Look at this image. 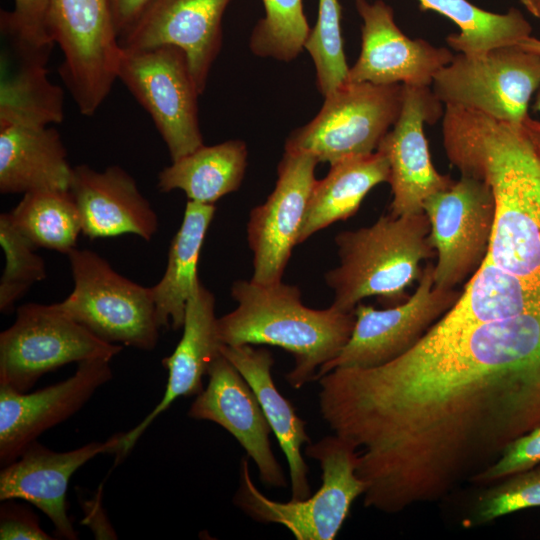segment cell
Wrapping results in <instances>:
<instances>
[{"instance_id": "7a4b0ae2", "label": "cell", "mask_w": 540, "mask_h": 540, "mask_svg": "<svg viewBox=\"0 0 540 540\" xmlns=\"http://www.w3.org/2000/svg\"><path fill=\"white\" fill-rule=\"evenodd\" d=\"M231 296L237 307L217 318L221 343L271 345L287 351L294 366L285 379L295 389L315 381L318 370L338 356L355 323L354 311L307 307L300 289L282 281L264 285L237 280Z\"/></svg>"}, {"instance_id": "d4e9b609", "label": "cell", "mask_w": 540, "mask_h": 540, "mask_svg": "<svg viewBox=\"0 0 540 540\" xmlns=\"http://www.w3.org/2000/svg\"><path fill=\"white\" fill-rule=\"evenodd\" d=\"M539 307L540 283L502 269L486 255L456 302L429 330H459L516 317Z\"/></svg>"}, {"instance_id": "9c48e42d", "label": "cell", "mask_w": 540, "mask_h": 540, "mask_svg": "<svg viewBox=\"0 0 540 540\" xmlns=\"http://www.w3.org/2000/svg\"><path fill=\"white\" fill-rule=\"evenodd\" d=\"M117 78L149 113L171 161L204 145L198 120L200 92L182 49L174 45L122 48Z\"/></svg>"}, {"instance_id": "4316f807", "label": "cell", "mask_w": 540, "mask_h": 540, "mask_svg": "<svg viewBox=\"0 0 540 540\" xmlns=\"http://www.w3.org/2000/svg\"><path fill=\"white\" fill-rule=\"evenodd\" d=\"M214 214V204L186 203L181 226L170 244L166 270L152 286L160 328L183 327L188 299L200 283L198 260Z\"/></svg>"}, {"instance_id": "836d02e7", "label": "cell", "mask_w": 540, "mask_h": 540, "mask_svg": "<svg viewBox=\"0 0 540 540\" xmlns=\"http://www.w3.org/2000/svg\"><path fill=\"white\" fill-rule=\"evenodd\" d=\"M540 506V468L534 467L503 478L477 498L468 526L491 522L507 514Z\"/></svg>"}, {"instance_id": "44dd1931", "label": "cell", "mask_w": 540, "mask_h": 540, "mask_svg": "<svg viewBox=\"0 0 540 540\" xmlns=\"http://www.w3.org/2000/svg\"><path fill=\"white\" fill-rule=\"evenodd\" d=\"M69 191L80 213L82 234L91 240L134 234L150 241L158 230L156 212L135 179L118 165L103 171L75 166Z\"/></svg>"}, {"instance_id": "d6a6232c", "label": "cell", "mask_w": 540, "mask_h": 540, "mask_svg": "<svg viewBox=\"0 0 540 540\" xmlns=\"http://www.w3.org/2000/svg\"><path fill=\"white\" fill-rule=\"evenodd\" d=\"M0 244L5 256L0 311L7 314L33 284L46 278V267L37 248L14 226L9 213L0 215Z\"/></svg>"}, {"instance_id": "ffe728a7", "label": "cell", "mask_w": 540, "mask_h": 540, "mask_svg": "<svg viewBox=\"0 0 540 540\" xmlns=\"http://www.w3.org/2000/svg\"><path fill=\"white\" fill-rule=\"evenodd\" d=\"M0 126H49L64 119V93L48 76L53 44L33 43L0 25Z\"/></svg>"}, {"instance_id": "9a60e30c", "label": "cell", "mask_w": 540, "mask_h": 540, "mask_svg": "<svg viewBox=\"0 0 540 540\" xmlns=\"http://www.w3.org/2000/svg\"><path fill=\"white\" fill-rule=\"evenodd\" d=\"M355 5L363 20L361 51L347 82L430 87L436 73L453 59L449 49L405 35L383 0H355Z\"/></svg>"}, {"instance_id": "b9f144b4", "label": "cell", "mask_w": 540, "mask_h": 540, "mask_svg": "<svg viewBox=\"0 0 540 540\" xmlns=\"http://www.w3.org/2000/svg\"><path fill=\"white\" fill-rule=\"evenodd\" d=\"M525 8L530 12L532 6V0H520Z\"/></svg>"}, {"instance_id": "ba28073f", "label": "cell", "mask_w": 540, "mask_h": 540, "mask_svg": "<svg viewBox=\"0 0 540 540\" xmlns=\"http://www.w3.org/2000/svg\"><path fill=\"white\" fill-rule=\"evenodd\" d=\"M540 84V55L518 44L454 55L434 76L432 91L445 106L519 123L528 117Z\"/></svg>"}, {"instance_id": "8992f818", "label": "cell", "mask_w": 540, "mask_h": 540, "mask_svg": "<svg viewBox=\"0 0 540 540\" xmlns=\"http://www.w3.org/2000/svg\"><path fill=\"white\" fill-rule=\"evenodd\" d=\"M405 86L346 82L328 95L318 114L294 130L285 150L303 151L318 162L375 152L399 118Z\"/></svg>"}, {"instance_id": "d6986e66", "label": "cell", "mask_w": 540, "mask_h": 540, "mask_svg": "<svg viewBox=\"0 0 540 540\" xmlns=\"http://www.w3.org/2000/svg\"><path fill=\"white\" fill-rule=\"evenodd\" d=\"M122 433L104 442H91L67 452H55L32 442L0 473V500L21 499L40 509L53 523L60 538L76 540L67 513L66 493L71 476L85 463L103 453H117Z\"/></svg>"}, {"instance_id": "83f0119b", "label": "cell", "mask_w": 540, "mask_h": 540, "mask_svg": "<svg viewBox=\"0 0 540 540\" xmlns=\"http://www.w3.org/2000/svg\"><path fill=\"white\" fill-rule=\"evenodd\" d=\"M247 155L241 140L202 145L165 167L158 175L157 186L162 192L182 190L190 201L214 204L240 187Z\"/></svg>"}, {"instance_id": "ab89813d", "label": "cell", "mask_w": 540, "mask_h": 540, "mask_svg": "<svg viewBox=\"0 0 540 540\" xmlns=\"http://www.w3.org/2000/svg\"><path fill=\"white\" fill-rule=\"evenodd\" d=\"M530 13L540 19V0H532Z\"/></svg>"}, {"instance_id": "d590c367", "label": "cell", "mask_w": 540, "mask_h": 540, "mask_svg": "<svg viewBox=\"0 0 540 540\" xmlns=\"http://www.w3.org/2000/svg\"><path fill=\"white\" fill-rule=\"evenodd\" d=\"M50 0H14L11 12L2 11L0 25L37 44L55 45L49 29Z\"/></svg>"}, {"instance_id": "52a82bcc", "label": "cell", "mask_w": 540, "mask_h": 540, "mask_svg": "<svg viewBox=\"0 0 540 540\" xmlns=\"http://www.w3.org/2000/svg\"><path fill=\"white\" fill-rule=\"evenodd\" d=\"M123 349L97 337L58 303H28L0 334V385L28 392L44 374L66 364L110 361Z\"/></svg>"}, {"instance_id": "4dcf8cb0", "label": "cell", "mask_w": 540, "mask_h": 540, "mask_svg": "<svg viewBox=\"0 0 540 540\" xmlns=\"http://www.w3.org/2000/svg\"><path fill=\"white\" fill-rule=\"evenodd\" d=\"M265 16L255 25L250 48L260 57L294 60L310 33L303 0H262Z\"/></svg>"}, {"instance_id": "8d00e7d4", "label": "cell", "mask_w": 540, "mask_h": 540, "mask_svg": "<svg viewBox=\"0 0 540 540\" xmlns=\"http://www.w3.org/2000/svg\"><path fill=\"white\" fill-rule=\"evenodd\" d=\"M2 501L0 508L1 540H51L39 525L37 516L23 505Z\"/></svg>"}, {"instance_id": "484cf974", "label": "cell", "mask_w": 540, "mask_h": 540, "mask_svg": "<svg viewBox=\"0 0 540 540\" xmlns=\"http://www.w3.org/2000/svg\"><path fill=\"white\" fill-rule=\"evenodd\" d=\"M386 156L379 150L330 165L327 175L316 180L298 236V244L331 224L346 220L359 209L375 186L388 182Z\"/></svg>"}, {"instance_id": "5b68a950", "label": "cell", "mask_w": 540, "mask_h": 540, "mask_svg": "<svg viewBox=\"0 0 540 540\" xmlns=\"http://www.w3.org/2000/svg\"><path fill=\"white\" fill-rule=\"evenodd\" d=\"M67 256L74 288L60 308L106 342L153 350L161 328L152 287L120 275L96 252L76 248Z\"/></svg>"}, {"instance_id": "f546056e", "label": "cell", "mask_w": 540, "mask_h": 540, "mask_svg": "<svg viewBox=\"0 0 540 540\" xmlns=\"http://www.w3.org/2000/svg\"><path fill=\"white\" fill-rule=\"evenodd\" d=\"M9 216L14 226L37 249L68 255L77 248L82 223L69 190L26 193Z\"/></svg>"}, {"instance_id": "3957f363", "label": "cell", "mask_w": 540, "mask_h": 540, "mask_svg": "<svg viewBox=\"0 0 540 540\" xmlns=\"http://www.w3.org/2000/svg\"><path fill=\"white\" fill-rule=\"evenodd\" d=\"M424 212L382 215L370 226L336 235L339 265L325 274L333 291L331 306L353 312L368 297L390 307L404 302L419 280L421 262L435 256Z\"/></svg>"}, {"instance_id": "e575fe53", "label": "cell", "mask_w": 540, "mask_h": 540, "mask_svg": "<svg viewBox=\"0 0 540 540\" xmlns=\"http://www.w3.org/2000/svg\"><path fill=\"white\" fill-rule=\"evenodd\" d=\"M540 463V427L510 443L490 466L474 475L470 481L490 483L525 471Z\"/></svg>"}, {"instance_id": "f1b7e54d", "label": "cell", "mask_w": 540, "mask_h": 540, "mask_svg": "<svg viewBox=\"0 0 540 540\" xmlns=\"http://www.w3.org/2000/svg\"><path fill=\"white\" fill-rule=\"evenodd\" d=\"M421 11L437 12L460 29L446 37L458 53L476 54L490 49L515 45L531 36L532 26L516 8L506 13L481 9L468 0H418Z\"/></svg>"}, {"instance_id": "74e56055", "label": "cell", "mask_w": 540, "mask_h": 540, "mask_svg": "<svg viewBox=\"0 0 540 540\" xmlns=\"http://www.w3.org/2000/svg\"><path fill=\"white\" fill-rule=\"evenodd\" d=\"M153 0H109L115 30L120 38L135 24Z\"/></svg>"}, {"instance_id": "ac0fdd59", "label": "cell", "mask_w": 540, "mask_h": 540, "mask_svg": "<svg viewBox=\"0 0 540 540\" xmlns=\"http://www.w3.org/2000/svg\"><path fill=\"white\" fill-rule=\"evenodd\" d=\"M206 388L191 404L188 416L214 422L239 442L267 486L287 485L270 443V425L260 403L240 372L221 353L211 364Z\"/></svg>"}, {"instance_id": "2e32d148", "label": "cell", "mask_w": 540, "mask_h": 540, "mask_svg": "<svg viewBox=\"0 0 540 540\" xmlns=\"http://www.w3.org/2000/svg\"><path fill=\"white\" fill-rule=\"evenodd\" d=\"M109 362H80L71 377L35 392H19L0 385L1 464L16 460L43 432L81 409L112 378Z\"/></svg>"}, {"instance_id": "1f68e13d", "label": "cell", "mask_w": 540, "mask_h": 540, "mask_svg": "<svg viewBox=\"0 0 540 540\" xmlns=\"http://www.w3.org/2000/svg\"><path fill=\"white\" fill-rule=\"evenodd\" d=\"M304 49L313 60L316 84L323 96L347 82L349 66L344 53L339 0H319L317 20Z\"/></svg>"}, {"instance_id": "6da1fadb", "label": "cell", "mask_w": 540, "mask_h": 540, "mask_svg": "<svg viewBox=\"0 0 540 540\" xmlns=\"http://www.w3.org/2000/svg\"><path fill=\"white\" fill-rule=\"evenodd\" d=\"M443 144L461 175L484 181L495 202L488 257L502 269L540 283V121L498 120L445 106Z\"/></svg>"}, {"instance_id": "5bb4252c", "label": "cell", "mask_w": 540, "mask_h": 540, "mask_svg": "<svg viewBox=\"0 0 540 540\" xmlns=\"http://www.w3.org/2000/svg\"><path fill=\"white\" fill-rule=\"evenodd\" d=\"M404 86L399 118L377 148L389 163L393 216L423 212L427 198L455 182L434 167L424 133L425 123L435 124L444 115V104L430 87Z\"/></svg>"}, {"instance_id": "e0dca14e", "label": "cell", "mask_w": 540, "mask_h": 540, "mask_svg": "<svg viewBox=\"0 0 540 540\" xmlns=\"http://www.w3.org/2000/svg\"><path fill=\"white\" fill-rule=\"evenodd\" d=\"M231 1L153 0L119 44L125 50L179 47L202 94L222 46V18Z\"/></svg>"}, {"instance_id": "7402d4cb", "label": "cell", "mask_w": 540, "mask_h": 540, "mask_svg": "<svg viewBox=\"0 0 540 540\" xmlns=\"http://www.w3.org/2000/svg\"><path fill=\"white\" fill-rule=\"evenodd\" d=\"M183 334L173 353L162 359L168 370L164 395L154 409L134 428L123 433L116 453L122 460L134 447L151 423L179 397L202 392V378L221 354L217 332L214 295L200 282L188 299Z\"/></svg>"}, {"instance_id": "603a6c76", "label": "cell", "mask_w": 540, "mask_h": 540, "mask_svg": "<svg viewBox=\"0 0 540 540\" xmlns=\"http://www.w3.org/2000/svg\"><path fill=\"white\" fill-rule=\"evenodd\" d=\"M221 353L234 365L254 391L272 433L278 440L289 467L291 500L311 495L309 468L302 455L304 445L311 443L306 422L296 413L293 404L278 390L272 377L274 358L265 348L253 345L222 344Z\"/></svg>"}, {"instance_id": "7c38bea8", "label": "cell", "mask_w": 540, "mask_h": 540, "mask_svg": "<svg viewBox=\"0 0 540 540\" xmlns=\"http://www.w3.org/2000/svg\"><path fill=\"white\" fill-rule=\"evenodd\" d=\"M423 212L437 256L434 286L455 289L488 254L495 220L492 191L484 181L461 175L451 187L427 198Z\"/></svg>"}, {"instance_id": "277c9868", "label": "cell", "mask_w": 540, "mask_h": 540, "mask_svg": "<svg viewBox=\"0 0 540 540\" xmlns=\"http://www.w3.org/2000/svg\"><path fill=\"white\" fill-rule=\"evenodd\" d=\"M305 454L318 461L322 470V485L315 494L302 500H272L255 486L248 460L243 458L234 504L256 521L284 526L296 540H333L353 502L366 490L356 473L357 451L334 434L306 445Z\"/></svg>"}, {"instance_id": "f35d334b", "label": "cell", "mask_w": 540, "mask_h": 540, "mask_svg": "<svg viewBox=\"0 0 540 540\" xmlns=\"http://www.w3.org/2000/svg\"><path fill=\"white\" fill-rule=\"evenodd\" d=\"M518 45L524 50L540 55V39L530 36L518 43Z\"/></svg>"}, {"instance_id": "60d3db41", "label": "cell", "mask_w": 540, "mask_h": 540, "mask_svg": "<svg viewBox=\"0 0 540 540\" xmlns=\"http://www.w3.org/2000/svg\"><path fill=\"white\" fill-rule=\"evenodd\" d=\"M533 110L534 111H538L540 112V84H539V87L537 89V94H536V97H535V102L533 104Z\"/></svg>"}, {"instance_id": "4fadbf2b", "label": "cell", "mask_w": 540, "mask_h": 540, "mask_svg": "<svg viewBox=\"0 0 540 540\" xmlns=\"http://www.w3.org/2000/svg\"><path fill=\"white\" fill-rule=\"evenodd\" d=\"M318 163L310 153L285 150L273 191L251 210L247 240L253 253V282L268 285L282 281L292 250L298 245Z\"/></svg>"}, {"instance_id": "8fae6325", "label": "cell", "mask_w": 540, "mask_h": 540, "mask_svg": "<svg viewBox=\"0 0 540 540\" xmlns=\"http://www.w3.org/2000/svg\"><path fill=\"white\" fill-rule=\"evenodd\" d=\"M433 266L423 268L414 293L404 302L385 309L359 303L348 342L318 370L316 380L336 368L379 366L410 350L460 295L455 289L434 286Z\"/></svg>"}, {"instance_id": "30bf717a", "label": "cell", "mask_w": 540, "mask_h": 540, "mask_svg": "<svg viewBox=\"0 0 540 540\" xmlns=\"http://www.w3.org/2000/svg\"><path fill=\"white\" fill-rule=\"evenodd\" d=\"M49 29L65 85L80 113L93 116L118 79L122 51L109 0H50Z\"/></svg>"}, {"instance_id": "cb8c5ba5", "label": "cell", "mask_w": 540, "mask_h": 540, "mask_svg": "<svg viewBox=\"0 0 540 540\" xmlns=\"http://www.w3.org/2000/svg\"><path fill=\"white\" fill-rule=\"evenodd\" d=\"M73 168L59 132L49 126H0L2 194L70 189Z\"/></svg>"}]
</instances>
